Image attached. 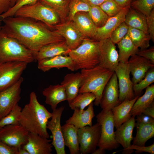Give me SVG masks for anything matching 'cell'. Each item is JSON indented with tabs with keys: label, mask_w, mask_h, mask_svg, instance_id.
<instances>
[{
	"label": "cell",
	"mask_w": 154,
	"mask_h": 154,
	"mask_svg": "<svg viewBox=\"0 0 154 154\" xmlns=\"http://www.w3.org/2000/svg\"><path fill=\"white\" fill-rule=\"evenodd\" d=\"M1 29L31 50L35 56L43 46L65 40L54 30L46 25L31 18L13 16L2 21Z\"/></svg>",
	"instance_id": "obj_1"
},
{
	"label": "cell",
	"mask_w": 154,
	"mask_h": 154,
	"mask_svg": "<svg viewBox=\"0 0 154 154\" xmlns=\"http://www.w3.org/2000/svg\"><path fill=\"white\" fill-rule=\"evenodd\" d=\"M52 115V113L39 102L36 93L32 92L30 95L29 103L22 109L18 121L19 124L29 132L49 139L47 124Z\"/></svg>",
	"instance_id": "obj_2"
},
{
	"label": "cell",
	"mask_w": 154,
	"mask_h": 154,
	"mask_svg": "<svg viewBox=\"0 0 154 154\" xmlns=\"http://www.w3.org/2000/svg\"><path fill=\"white\" fill-rule=\"evenodd\" d=\"M114 72L99 64L92 68L81 69L82 81L78 93L94 94L96 96L94 104L98 106L104 87Z\"/></svg>",
	"instance_id": "obj_3"
},
{
	"label": "cell",
	"mask_w": 154,
	"mask_h": 154,
	"mask_svg": "<svg viewBox=\"0 0 154 154\" xmlns=\"http://www.w3.org/2000/svg\"><path fill=\"white\" fill-rule=\"evenodd\" d=\"M100 45V41L85 38L78 47L70 50L68 55L74 63L75 70L92 68L99 64Z\"/></svg>",
	"instance_id": "obj_4"
},
{
	"label": "cell",
	"mask_w": 154,
	"mask_h": 154,
	"mask_svg": "<svg viewBox=\"0 0 154 154\" xmlns=\"http://www.w3.org/2000/svg\"><path fill=\"white\" fill-rule=\"evenodd\" d=\"M35 61L32 52L16 39L0 29V63L20 61L29 63Z\"/></svg>",
	"instance_id": "obj_5"
},
{
	"label": "cell",
	"mask_w": 154,
	"mask_h": 154,
	"mask_svg": "<svg viewBox=\"0 0 154 154\" xmlns=\"http://www.w3.org/2000/svg\"><path fill=\"white\" fill-rule=\"evenodd\" d=\"M14 16L31 18L42 22L52 28L60 21L55 12L39 0L34 4L21 7Z\"/></svg>",
	"instance_id": "obj_6"
},
{
	"label": "cell",
	"mask_w": 154,
	"mask_h": 154,
	"mask_svg": "<svg viewBox=\"0 0 154 154\" xmlns=\"http://www.w3.org/2000/svg\"><path fill=\"white\" fill-rule=\"evenodd\" d=\"M97 122L101 127V135L97 146L105 150L116 149L120 144L115 137L114 124L111 110H102L96 116Z\"/></svg>",
	"instance_id": "obj_7"
},
{
	"label": "cell",
	"mask_w": 154,
	"mask_h": 154,
	"mask_svg": "<svg viewBox=\"0 0 154 154\" xmlns=\"http://www.w3.org/2000/svg\"><path fill=\"white\" fill-rule=\"evenodd\" d=\"M28 64L20 61L0 63V92L16 82L22 77Z\"/></svg>",
	"instance_id": "obj_8"
},
{
	"label": "cell",
	"mask_w": 154,
	"mask_h": 154,
	"mask_svg": "<svg viewBox=\"0 0 154 154\" xmlns=\"http://www.w3.org/2000/svg\"><path fill=\"white\" fill-rule=\"evenodd\" d=\"M101 133V126L98 122L91 126L87 125L78 129L80 154L92 153L95 151Z\"/></svg>",
	"instance_id": "obj_9"
},
{
	"label": "cell",
	"mask_w": 154,
	"mask_h": 154,
	"mask_svg": "<svg viewBox=\"0 0 154 154\" xmlns=\"http://www.w3.org/2000/svg\"><path fill=\"white\" fill-rule=\"evenodd\" d=\"M24 80L21 77L15 84L0 92V120L7 116L21 99V86Z\"/></svg>",
	"instance_id": "obj_10"
},
{
	"label": "cell",
	"mask_w": 154,
	"mask_h": 154,
	"mask_svg": "<svg viewBox=\"0 0 154 154\" xmlns=\"http://www.w3.org/2000/svg\"><path fill=\"white\" fill-rule=\"evenodd\" d=\"M29 133L19 124L7 125L0 130V140L10 147L18 148L27 143Z\"/></svg>",
	"instance_id": "obj_11"
},
{
	"label": "cell",
	"mask_w": 154,
	"mask_h": 154,
	"mask_svg": "<svg viewBox=\"0 0 154 154\" xmlns=\"http://www.w3.org/2000/svg\"><path fill=\"white\" fill-rule=\"evenodd\" d=\"M118 80L119 101L120 103L126 99L131 100L135 97L133 84L130 79V72L127 63L119 62L114 71Z\"/></svg>",
	"instance_id": "obj_12"
},
{
	"label": "cell",
	"mask_w": 154,
	"mask_h": 154,
	"mask_svg": "<svg viewBox=\"0 0 154 154\" xmlns=\"http://www.w3.org/2000/svg\"><path fill=\"white\" fill-rule=\"evenodd\" d=\"M64 109V107L62 106L52 110L51 119L47 124V128L50 131L52 135L51 144L57 154H66L60 125L61 115Z\"/></svg>",
	"instance_id": "obj_13"
},
{
	"label": "cell",
	"mask_w": 154,
	"mask_h": 154,
	"mask_svg": "<svg viewBox=\"0 0 154 154\" xmlns=\"http://www.w3.org/2000/svg\"><path fill=\"white\" fill-rule=\"evenodd\" d=\"M54 30L65 39L71 50L78 47L85 38L72 21H66L53 26Z\"/></svg>",
	"instance_id": "obj_14"
},
{
	"label": "cell",
	"mask_w": 154,
	"mask_h": 154,
	"mask_svg": "<svg viewBox=\"0 0 154 154\" xmlns=\"http://www.w3.org/2000/svg\"><path fill=\"white\" fill-rule=\"evenodd\" d=\"M136 116L137 132L132 145L144 146L149 139L154 137V118L143 114Z\"/></svg>",
	"instance_id": "obj_15"
},
{
	"label": "cell",
	"mask_w": 154,
	"mask_h": 154,
	"mask_svg": "<svg viewBox=\"0 0 154 154\" xmlns=\"http://www.w3.org/2000/svg\"><path fill=\"white\" fill-rule=\"evenodd\" d=\"M99 65L114 72L119 62L116 46L110 38L100 41Z\"/></svg>",
	"instance_id": "obj_16"
},
{
	"label": "cell",
	"mask_w": 154,
	"mask_h": 154,
	"mask_svg": "<svg viewBox=\"0 0 154 154\" xmlns=\"http://www.w3.org/2000/svg\"><path fill=\"white\" fill-rule=\"evenodd\" d=\"M119 97L117 78L114 72L104 89L99 104L101 108L104 111L111 110L121 103Z\"/></svg>",
	"instance_id": "obj_17"
},
{
	"label": "cell",
	"mask_w": 154,
	"mask_h": 154,
	"mask_svg": "<svg viewBox=\"0 0 154 154\" xmlns=\"http://www.w3.org/2000/svg\"><path fill=\"white\" fill-rule=\"evenodd\" d=\"M127 63L132 75V81L133 85L140 82L147 71L154 67V64L151 61L136 54L131 56Z\"/></svg>",
	"instance_id": "obj_18"
},
{
	"label": "cell",
	"mask_w": 154,
	"mask_h": 154,
	"mask_svg": "<svg viewBox=\"0 0 154 154\" xmlns=\"http://www.w3.org/2000/svg\"><path fill=\"white\" fill-rule=\"evenodd\" d=\"M130 7L123 8L116 15L110 17L104 26L97 28L92 39L100 41L109 38L114 30L121 23L124 22L126 15Z\"/></svg>",
	"instance_id": "obj_19"
},
{
	"label": "cell",
	"mask_w": 154,
	"mask_h": 154,
	"mask_svg": "<svg viewBox=\"0 0 154 154\" xmlns=\"http://www.w3.org/2000/svg\"><path fill=\"white\" fill-rule=\"evenodd\" d=\"M135 116H131L129 119L116 129L114 132L116 140L123 148L122 154L131 153L129 148L131 145V142L133 139V133L135 126Z\"/></svg>",
	"instance_id": "obj_20"
},
{
	"label": "cell",
	"mask_w": 154,
	"mask_h": 154,
	"mask_svg": "<svg viewBox=\"0 0 154 154\" xmlns=\"http://www.w3.org/2000/svg\"><path fill=\"white\" fill-rule=\"evenodd\" d=\"M52 140L38 134L29 132L27 143L23 145L29 154H51Z\"/></svg>",
	"instance_id": "obj_21"
},
{
	"label": "cell",
	"mask_w": 154,
	"mask_h": 154,
	"mask_svg": "<svg viewBox=\"0 0 154 154\" xmlns=\"http://www.w3.org/2000/svg\"><path fill=\"white\" fill-rule=\"evenodd\" d=\"M38 69L44 72L56 68H66L70 70L75 71L74 63L72 58L67 55H60L44 58L37 61Z\"/></svg>",
	"instance_id": "obj_22"
},
{
	"label": "cell",
	"mask_w": 154,
	"mask_h": 154,
	"mask_svg": "<svg viewBox=\"0 0 154 154\" xmlns=\"http://www.w3.org/2000/svg\"><path fill=\"white\" fill-rule=\"evenodd\" d=\"M71 50L65 40L50 43L42 47L35 56L37 61L58 55H67Z\"/></svg>",
	"instance_id": "obj_23"
},
{
	"label": "cell",
	"mask_w": 154,
	"mask_h": 154,
	"mask_svg": "<svg viewBox=\"0 0 154 154\" xmlns=\"http://www.w3.org/2000/svg\"><path fill=\"white\" fill-rule=\"evenodd\" d=\"M93 105V102L86 110L75 108L72 116L66 121V123L72 124L78 129L87 125L92 126V120L95 116Z\"/></svg>",
	"instance_id": "obj_24"
},
{
	"label": "cell",
	"mask_w": 154,
	"mask_h": 154,
	"mask_svg": "<svg viewBox=\"0 0 154 154\" xmlns=\"http://www.w3.org/2000/svg\"><path fill=\"white\" fill-rule=\"evenodd\" d=\"M139 97V96H135L131 100L126 99L112 109L114 126L116 129L131 116L130 114L131 110Z\"/></svg>",
	"instance_id": "obj_25"
},
{
	"label": "cell",
	"mask_w": 154,
	"mask_h": 154,
	"mask_svg": "<svg viewBox=\"0 0 154 154\" xmlns=\"http://www.w3.org/2000/svg\"><path fill=\"white\" fill-rule=\"evenodd\" d=\"M72 21L85 38H93L97 27L93 22L88 12L81 11L76 13Z\"/></svg>",
	"instance_id": "obj_26"
},
{
	"label": "cell",
	"mask_w": 154,
	"mask_h": 154,
	"mask_svg": "<svg viewBox=\"0 0 154 154\" xmlns=\"http://www.w3.org/2000/svg\"><path fill=\"white\" fill-rule=\"evenodd\" d=\"M42 94L45 97V103L50 105L52 110L56 109L58 103L67 100L65 89L61 84L50 85L44 89Z\"/></svg>",
	"instance_id": "obj_27"
},
{
	"label": "cell",
	"mask_w": 154,
	"mask_h": 154,
	"mask_svg": "<svg viewBox=\"0 0 154 154\" xmlns=\"http://www.w3.org/2000/svg\"><path fill=\"white\" fill-rule=\"evenodd\" d=\"M78 129L73 125L67 123L61 126L64 144L70 154H80Z\"/></svg>",
	"instance_id": "obj_28"
},
{
	"label": "cell",
	"mask_w": 154,
	"mask_h": 154,
	"mask_svg": "<svg viewBox=\"0 0 154 154\" xmlns=\"http://www.w3.org/2000/svg\"><path fill=\"white\" fill-rule=\"evenodd\" d=\"M81 81V73L78 72L67 74L61 83L65 89L68 104L78 94Z\"/></svg>",
	"instance_id": "obj_29"
},
{
	"label": "cell",
	"mask_w": 154,
	"mask_h": 154,
	"mask_svg": "<svg viewBox=\"0 0 154 154\" xmlns=\"http://www.w3.org/2000/svg\"><path fill=\"white\" fill-rule=\"evenodd\" d=\"M154 100V85L152 84L146 88L144 94L137 98L131 110V116H135L142 114L145 110L153 102Z\"/></svg>",
	"instance_id": "obj_30"
},
{
	"label": "cell",
	"mask_w": 154,
	"mask_h": 154,
	"mask_svg": "<svg viewBox=\"0 0 154 154\" xmlns=\"http://www.w3.org/2000/svg\"><path fill=\"white\" fill-rule=\"evenodd\" d=\"M117 44L119 49V62L127 63L130 57L136 54L139 50V48L134 45L127 34Z\"/></svg>",
	"instance_id": "obj_31"
},
{
	"label": "cell",
	"mask_w": 154,
	"mask_h": 154,
	"mask_svg": "<svg viewBox=\"0 0 154 154\" xmlns=\"http://www.w3.org/2000/svg\"><path fill=\"white\" fill-rule=\"evenodd\" d=\"M124 22L129 27L141 30L148 34L147 17L131 7L126 15Z\"/></svg>",
	"instance_id": "obj_32"
},
{
	"label": "cell",
	"mask_w": 154,
	"mask_h": 154,
	"mask_svg": "<svg viewBox=\"0 0 154 154\" xmlns=\"http://www.w3.org/2000/svg\"><path fill=\"white\" fill-rule=\"evenodd\" d=\"M52 9L58 15L61 22L66 21L69 13L70 0H39Z\"/></svg>",
	"instance_id": "obj_33"
},
{
	"label": "cell",
	"mask_w": 154,
	"mask_h": 154,
	"mask_svg": "<svg viewBox=\"0 0 154 154\" xmlns=\"http://www.w3.org/2000/svg\"><path fill=\"white\" fill-rule=\"evenodd\" d=\"M127 34L134 45L140 49L148 48L151 38L148 34L141 30L129 27Z\"/></svg>",
	"instance_id": "obj_34"
},
{
	"label": "cell",
	"mask_w": 154,
	"mask_h": 154,
	"mask_svg": "<svg viewBox=\"0 0 154 154\" xmlns=\"http://www.w3.org/2000/svg\"><path fill=\"white\" fill-rule=\"evenodd\" d=\"M95 98V95L92 93L85 92L79 93L73 99L69 105L72 110L77 108L83 110L94 101Z\"/></svg>",
	"instance_id": "obj_35"
},
{
	"label": "cell",
	"mask_w": 154,
	"mask_h": 154,
	"mask_svg": "<svg viewBox=\"0 0 154 154\" xmlns=\"http://www.w3.org/2000/svg\"><path fill=\"white\" fill-rule=\"evenodd\" d=\"M91 6L87 0H70L66 21H72L75 15L78 12H88Z\"/></svg>",
	"instance_id": "obj_36"
},
{
	"label": "cell",
	"mask_w": 154,
	"mask_h": 154,
	"mask_svg": "<svg viewBox=\"0 0 154 154\" xmlns=\"http://www.w3.org/2000/svg\"><path fill=\"white\" fill-rule=\"evenodd\" d=\"M88 12L97 28L104 26L110 17L99 6H92Z\"/></svg>",
	"instance_id": "obj_37"
},
{
	"label": "cell",
	"mask_w": 154,
	"mask_h": 154,
	"mask_svg": "<svg viewBox=\"0 0 154 154\" xmlns=\"http://www.w3.org/2000/svg\"><path fill=\"white\" fill-rule=\"evenodd\" d=\"M130 7L147 17L154 9V0L132 1L130 4Z\"/></svg>",
	"instance_id": "obj_38"
},
{
	"label": "cell",
	"mask_w": 154,
	"mask_h": 154,
	"mask_svg": "<svg viewBox=\"0 0 154 154\" xmlns=\"http://www.w3.org/2000/svg\"><path fill=\"white\" fill-rule=\"evenodd\" d=\"M154 82V67L150 69L143 78L139 83L133 85V91L135 96H139L142 90Z\"/></svg>",
	"instance_id": "obj_39"
},
{
	"label": "cell",
	"mask_w": 154,
	"mask_h": 154,
	"mask_svg": "<svg viewBox=\"0 0 154 154\" xmlns=\"http://www.w3.org/2000/svg\"><path fill=\"white\" fill-rule=\"evenodd\" d=\"M22 109L17 104L8 114L0 120V127L2 128L9 125H19L18 118Z\"/></svg>",
	"instance_id": "obj_40"
},
{
	"label": "cell",
	"mask_w": 154,
	"mask_h": 154,
	"mask_svg": "<svg viewBox=\"0 0 154 154\" xmlns=\"http://www.w3.org/2000/svg\"><path fill=\"white\" fill-rule=\"evenodd\" d=\"M100 6L110 17L116 15L123 8L114 0H106Z\"/></svg>",
	"instance_id": "obj_41"
},
{
	"label": "cell",
	"mask_w": 154,
	"mask_h": 154,
	"mask_svg": "<svg viewBox=\"0 0 154 154\" xmlns=\"http://www.w3.org/2000/svg\"><path fill=\"white\" fill-rule=\"evenodd\" d=\"M129 26L124 22L120 24L112 32L110 38L114 44H117L127 33Z\"/></svg>",
	"instance_id": "obj_42"
},
{
	"label": "cell",
	"mask_w": 154,
	"mask_h": 154,
	"mask_svg": "<svg viewBox=\"0 0 154 154\" xmlns=\"http://www.w3.org/2000/svg\"><path fill=\"white\" fill-rule=\"evenodd\" d=\"M39 0H18L15 5L10 7L6 12L0 15V21L4 19L14 16L16 11L20 7L26 5L34 4Z\"/></svg>",
	"instance_id": "obj_43"
},
{
	"label": "cell",
	"mask_w": 154,
	"mask_h": 154,
	"mask_svg": "<svg viewBox=\"0 0 154 154\" xmlns=\"http://www.w3.org/2000/svg\"><path fill=\"white\" fill-rule=\"evenodd\" d=\"M129 149L131 153L134 151V150H135V152L136 153H139L143 152H146L151 154H154V143H153L150 145L145 146H138L133 145H131L129 148Z\"/></svg>",
	"instance_id": "obj_44"
},
{
	"label": "cell",
	"mask_w": 154,
	"mask_h": 154,
	"mask_svg": "<svg viewBox=\"0 0 154 154\" xmlns=\"http://www.w3.org/2000/svg\"><path fill=\"white\" fill-rule=\"evenodd\" d=\"M147 25L148 33L151 39L154 41V9L151 11L149 16L147 17Z\"/></svg>",
	"instance_id": "obj_45"
},
{
	"label": "cell",
	"mask_w": 154,
	"mask_h": 154,
	"mask_svg": "<svg viewBox=\"0 0 154 154\" xmlns=\"http://www.w3.org/2000/svg\"><path fill=\"white\" fill-rule=\"evenodd\" d=\"M136 54L149 60L154 64V47L153 46L149 48L139 49Z\"/></svg>",
	"instance_id": "obj_46"
},
{
	"label": "cell",
	"mask_w": 154,
	"mask_h": 154,
	"mask_svg": "<svg viewBox=\"0 0 154 154\" xmlns=\"http://www.w3.org/2000/svg\"><path fill=\"white\" fill-rule=\"evenodd\" d=\"M18 148L10 147L0 140V154H17Z\"/></svg>",
	"instance_id": "obj_47"
},
{
	"label": "cell",
	"mask_w": 154,
	"mask_h": 154,
	"mask_svg": "<svg viewBox=\"0 0 154 154\" xmlns=\"http://www.w3.org/2000/svg\"><path fill=\"white\" fill-rule=\"evenodd\" d=\"M11 7V0H0V15L6 12Z\"/></svg>",
	"instance_id": "obj_48"
},
{
	"label": "cell",
	"mask_w": 154,
	"mask_h": 154,
	"mask_svg": "<svg viewBox=\"0 0 154 154\" xmlns=\"http://www.w3.org/2000/svg\"><path fill=\"white\" fill-rule=\"evenodd\" d=\"M142 114L154 118V102L147 107Z\"/></svg>",
	"instance_id": "obj_49"
},
{
	"label": "cell",
	"mask_w": 154,
	"mask_h": 154,
	"mask_svg": "<svg viewBox=\"0 0 154 154\" xmlns=\"http://www.w3.org/2000/svg\"><path fill=\"white\" fill-rule=\"evenodd\" d=\"M121 7L124 8L130 7L133 0H114Z\"/></svg>",
	"instance_id": "obj_50"
},
{
	"label": "cell",
	"mask_w": 154,
	"mask_h": 154,
	"mask_svg": "<svg viewBox=\"0 0 154 154\" xmlns=\"http://www.w3.org/2000/svg\"><path fill=\"white\" fill-rule=\"evenodd\" d=\"M92 6H100L106 0H87Z\"/></svg>",
	"instance_id": "obj_51"
},
{
	"label": "cell",
	"mask_w": 154,
	"mask_h": 154,
	"mask_svg": "<svg viewBox=\"0 0 154 154\" xmlns=\"http://www.w3.org/2000/svg\"><path fill=\"white\" fill-rule=\"evenodd\" d=\"M17 154H29V153L22 146L18 148Z\"/></svg>",
	"instance_id": "obj_52"
},
{
	"label": "cell",
	"mask_w": 154,
	"mask_h": 154,
	"mask_svg": "<svg viewBox=\"0 0 154 154\" xmlns=\"http://www.w3.org/2000/svg\"><path fill=\"white\" fill-rule=\"evenodd\" d=\"M106 153V150L99 148L98 149H96L92 152V154H104Z\"/></svg>",
	"instance_id": "obj_53"
},
{
	"label": "cell",
	"mask_w": 154,
	"mask_h": 154,
	"mask_svg": "<svg viewBox=\"0 0 154 154\" xmlns=\"http://www.w3.org/2000/svg\"><path fill=\"white\" fill-rule=\"evenodd\" d=\"M18 0H11V7L14 6Z\"/></svg>",
	"instance_id": "obj_54"
},
{
	"label": "cell",
	"mask_w": 154,
	"mask_h": 154,
	"mask_svg": "<svg viewBox=\"0 0 154 154\" xmlns=\"http://www.w3.org/2000/svg\"><path fill=\"white\" fill-rule=\"evenodd\" d=\"M1 21H0V29H1Z\"/></svg>",
	"instance_id": "obj_55"
},
{
	"label": "cell",
	"mask_w": 154,
	"mask_h": 154,
	"mask_svg": "<svg viewBox=\"0 0 154 154\" xmlns=\"http://www.w3.org/2000/svg\"><path fill=\"white\" fill-rule=\"evenodd\" d=\"M2 128H1L0 127V130Z\"/></svg>",
	"instance_id": "obj_56"
},
{
	"label": "cell",
	"mask_w": 154,
	"mask_h": 154,
	"mask_svg": "<svg viewBox=\"0 0 154 154\" xmlns=\"http://www.w3.org/2000/svg\"><path fill=\"white\" fill-rule=\"evenodd\" d=\"M135 0H133V1H135Z\"/></svg>",
	"instance_id": "obj_57"
}]
</instances>
